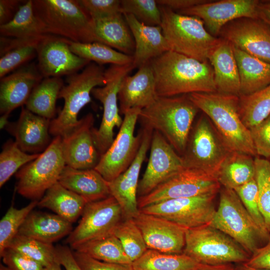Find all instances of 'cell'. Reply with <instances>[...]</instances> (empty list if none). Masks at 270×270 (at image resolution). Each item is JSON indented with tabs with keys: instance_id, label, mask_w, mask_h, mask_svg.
<instances>
[{
	"instance_id": "11a10c76",
	"label": "cell",
	"mask_w": 270,
	"mask_h": 270,
	"mask_svg": "<svg viewBox=\"0 0 270 270\" xmlns=\"http://www.w3.org/2000/svg\"><path fill=\"white\" fill-rule=\"evenodd\" d=\"M26 0H0V26L10 22L14 16L20 6Z\"/></svg>"
},
{
	"instance_id": "94428289",
	"label": "cell",
	"mask_w": 270,
	"mask_h": 270,
	"mask_svg": "<svg viewBox=\"0 0 270 270\" xmlns=\"http://www.w3.org/2000/svg\"><path fill=\"white\" fill-rule=\"evenodd\" d=\"M236 270H270L267 269L257 268L250 267L246 264L244 263L240 264V265L236 267Z\"/></svg>"
},
{
	"instance_id": "6f0895ef",
	"label": "cell",
	"mask_w": 270,
	"mask_h": 270,
	"mask_svg": "<svg viewBox=\"0 0 270 270\" xmlns=\"http://www.w3.org/2000/svg\"><path fill=\"white\" fill-rule=\"evenodd\" d=\"M257 15L258 18L270 28V0H260Z\"/></svg>"
},
{
	"instance_id": "c3c4849f",
	"label": "cell",
	"mask_w": 270,
	"mask_h": 270,
	"mask_svg": "<svg viewBox=\"0 0 270 270\" xmlns=\"http://www.w3.org/2000/svg\"><path fill=\"white\" fill-rule=\"evenodd\" d=\"M92 20L108 17L122 13L121 0H78Z\"/></svg>"
},
{
	"instance_id": "1f68e13d",
	"label": "cell",
	"mask_w": 270,
	"mask_h": 270,
	"mask_svg": "<svg viewBox=\"0 0 270 270\" xmlns=\"http://www.w3.org/2000/svg\"><path fill=\"white\" fill-rule=\"evenodd\" d=\"M46 35L29 38L0 36V78L36 57L38 44Z\"/></svg>"
},
{
	"instance_id": "e0dca14e",
	"label": "cell",
	"mask_w": 270,
	"mask_h": 270,
	"mask_svg": "<svg viewBox=\"0 0 270 270\" xmlns=\"http://www.w3.org/2000/svg\"><path fill=\"white\" fill-rule=\"evenodd\" d=\"M70 42L50 34L40 41L37 50L36 66L44 78L67 76L82 70L91 62L72 52Z\"/></svg>"
},
{
	"instance_id": "b9f144b4",
	"label": "cell",
	"mask_w": 270,
	"mask_h": 270,
	"mask_svg": "<svg viewBox=\"0 0 270 270\" xmlns=\"http://www.w3.org/2000/svg\"><path fill=\"white\" fill-rule=\"evenodd\" d=\"M113 234L119 240L132 263L148 250L142 234L134 218L123 219L116 226Z\"/></svg>"
},
{
	"instance_id": "8d00e7d4",
	"label": "cell",
	"mask_w": 270,
	"mask_h": 270,
	"mask_svg": "<svg viewBox=\"0 0 270 270\" xmlns=\"http://www.w3.org/2000/svg\"><path fill=\"white\" fill-rule=\"evenodd\" d=\"M204 265L183 253L166 254L150 249L132 263L134 270H198Z\"/></svg>"
},
{
	"instance_id": "74e56055",
	"label": "cell",
	"mask_w": 270,
	"mask_h": 270,
	"mask_svg": "<svg viewBox=\"0 0 270 270\" xmlns=\"http://www.w3.org/2000/svg\"><path fill=\"white\" fill-rule=\"evenodd\" d=\"M73 250L84 254L100 261L132 264L119 240L114 234L85 242Z\"/></svg>"
},
{
	"instance_id": "9f6ffc18",
	"label": "cell",
	"mask_w": 270,
	"mask_h": 270,
	"mask_svg": "<svg viewBox=\"0 0 270 270\" xmlns=\"http://www.w3.org/2000/svg\"><path fill=\"white\" fill-rule=\"evenodd\" d=\"M210 0H157L160 6L174 10H182L195 6L206 3Z\"/></svg>"
},
{
	"instance_id": "2e32d148",
	"label": "cell",
	"mask_w": 270,
	"mask_h": 270,
	"mask_svg": "<svg viewBox=\"0 0 270 270\" xmlns=\"http://www.w3.org/2000/svg\"><path fill=\"white\" fill-rule=\"evenodd\" d=\"M148 165L139 181L138 197L145 196L184 168L182 156L158 132L152 133Z\"/></svg>"
},
{
	"instance_id": "f6af8a7d",
	"label": "cell",
	"mask_w": 270,
	"mask_h": 270,
	"mask_svg": "<svg viewBox=\"0 0 270 270\" xmlns=\"http://www.w3.org/2000/svg\"><path fill=\"white\" fill-rule=\"evenodd\" d=\"M254 163V178L258 188L260 208L270 233V161L256 157Z\"/></svg>"
},
{
	"instance_id": "681fc988",
	"label": "cell",
	"mask_w": 270,
	"mask_h": 270,
	"mask_svg": "<svg viewBox=\"0 0 270 270\" xmlns=\"http://www.w3.org/2000/svg\"><path fill=\"white\" fill-rule=\"evenodd\" d=\"M249 130L256 155L270 158V114Z\"/></svg>"
},
{
	"instance_id": "e575fe53",
	"label": "cell",
	"mask_w": 270,
	"mask_h": 270,
	"mask_svg": "<svg viewBox=\"0 0 270 270\" xmlns=\"http://www.w3.org/2000/svg\"><path fill=\"white\" fill-rule=\"evenodd\" d=\"M64 86L59 77L44 78L34 88L26 108L32 112L52 120L56 113V102Z\"/></svg>"
},
{
	"instance_id": "7a4b0ae2",
	"label": "cell",
	"mask_w": 270,
	"mask_h": 270,
	"mask_svg": "<svg viewBox=\"0 0 270 270\" xmlns=\"http://www.w3.org/2000/svg\"><path fill=\"white\" fill-rule=\"evenodd\" d=\"M188 96L209 118L230 152L256 156L250 130L239 114L238 96L218 92L192 93Z\"/></svg>"
},
{
	"instance_id": "7402d4cb",
	"label": "cell",
	"mask_w": 270,
	"mask_h": 270,
	"mask_svg": "<svg viewBox=\"0 0 270 270\" xmlns=\"http://www.w3.org/2000/svg\"><path fill=\"white\" fill-rule=\"evenodd\" d=\"M134 220L142 234L148 249L166 254L183 252L186 229L168 220L140 210Z\"/></svg>"
},
{
	"instance_id": "7bdbcfd3",
	"label": "cell",
	"mask_w": 270,
	"mask_h": 270,
	"mask_svg": "<svg viewBox=\"0 0 270 270\" xmlns=\"http://www.w3.org/2000/svg\"><path fill=\"white\" fill-rule=\"evenodd\" d=\"M8 248H10L41 264L44 268L56 262V248L52 244L18 234Z\"/></svg>"
},
{
	"instance_id": "ba28073f",
	"label": "cell",
	"mask_w": 270,
	"mask_h": 270,
	"mask_svg": "<svg viewBox=\"0 0 270 270\" xmlns=\"http://www.w3.org/2000/svg\"><path fill=\"white\" fill-rule=\"evenodd\" d=\"M232 238L251 256L270 239L260 230L234 190L223 188L209 224Z\"/></svg>"
},
{
	"instance_id": "db71d44e",
	"label": "cell",
	"mask_w": 270,
	"mask_h": 270,
	"mask_svg": "<svg viewBox=\"0 0 270 270\" xmlns=\"http://www.w3.org/2000/svg\"><path fill=\"white\" fill-rule=\"evenodd\" d=\"M56 248L57 261L66 270H82L76 261L71 248L61 245Z\"/></svg>"
},
{
	"instance_id": "44dd1931",
	"label": "cell",
	"mask_w": 270,
	"mask_h": 270,
	"mask_svg": "<svg viewBox=\"0 0 270 270\" xmlns=\"http://www.w3.org/2000/svg\"><path fill=\"white\" fill-rule=\"evenodd\" d=\"M220 38L246 53L270 62V28L258 18H242L222 29Z\"/></svg>"
},
{
	"instance_id": "8fae6325",
	"label": "cell",
	"mask_w": 270,
	"mask_h": 270,
	"mask_svg": "<svg viewBox=\"0 0 270 270\" xmlns=\"http://www.w3.org/2000/svg\"><path fill=\"white\" fill-rule=\"evenodd\" d=\"M134 68L132 63L110 65L105 70V85L96 87L92 91V95L103 106V115L100 127L98 129H93L95 144L101 156L114 140V128H120L122 124L123 118L120 115L118 104V93L122 80Z\"/></svg>"
},
{
	"instance_id": "ee69618b",
	"label": "cell",
	"mask_w": 270,
	"mask_h": 270,
	"mask_svg": "<svg viewBox=\"0 0 270 270\" xmlns=\"http://www.w3.org/2000/svg\"><path fill=\"white\" fill-rule=\"evenodd\" d=\"M38 200H32L26 206L16 208L11 206L0 221V254L8 247L28 215L37 206Z\"/></svg>"
},
{
	"instance_id": "816d5d0a",
	"label": "cell",
	"mask_w": 270,
	"mask_h": 270,
	"mask_svg": "<svg viewBox=\"0 0 270 270\" xmlns=\"http://www.w3.org/2000/svg\"><path fill=\"white\" fill-rule=\"evenodd\" d=\"M72 252L76 261L82 270H134L132 264L105 262L75 250Z\"/></svg>"
},
{
	"instance_id": "6da1fadb",
	"label": "cell",
	"mask_w": 270,
	"mask_h": 270,
	"mask_svg": "<svg viewBox=\"0 0 270 270\" xmlns=\"http://www.w3.org/2000/svg\"><path fill=\"white\" fill-rule=\"evenodd\" d=\"M150 63L158 96L217 92L214 70L209 61L200 62L169 50Z\"/></svg>"
},
{
	"instance_id": "4316f807",
	"label": "cell",
	"mask_w": 270,
	"mask_h": 270,
	"mask_svg": "<svg viewBox=\"0 0 270 270\" xmlns=\"http://www.w3.org/2000/svg\"><path fill=\"white\" fill-rule=\"evenodd\" d=\"M208 61L214 70L217 92L239 96L240 76L232 44L221 38Z\"/></svg>"
},
{
	"instance_id": "ab89813d",
	"label": "cell",
	"mask_w": 270,
	"mask_h": 270,
	"mask_svg": "<svg viewBox=\"0 0 270 270\" xmlns=\"http://www.w3.org/2000/svg\"><path fill=\"white\" fill-rule=\"evenodd\" d=\"M70 48L76 55L100 65H126L133 62L132 56L98 42L82 43L70 41Z\"/></svg>"
},
{
	"instance_id": "6125c7cd",
	"label": "cell",
	"mask_w": 270,
	"mask_h": 270,
	"mask_svg": "<svg viewBox=\"0 0 270 270\" xmlns=\"http://www.w3.org/2000/svg\"><path fill=\"white\" fill-rule=\"evenodd\" d=\"M44 270H62L61 265L56 260L47 267H46Z\"/></svg>"
},
{
	"instance_id": "d590c367",
	"label": "cell",
	"mask_w": 270,
	"mask_h": 270,
	"mask_svg": "<svg viewBox=\"0 0 270 270\" xmlns=\"http://www.w3.org/2000/svg\"><path fill=\"white\" fill-rule=\"evenodd\" d=\"M2 36L29 38L48 34L45 28L36 16L33 0H26L20 7L14 18L0 26Z\"/></svg>"
},
{
	"instance_id": "f35d334b",
	"label": "cell",
	"mask_w": 270,
	"mask_h": 270,
	"mask_svg": "<svg viewBox=\"0 0 270 270\" xmlns=\"http://www.w3.org/2000/svg\"><path fill=\"white\" fill-rule=\"evenodd\" d=\"M238 96L239 114L248 129L270 114V84L250 94Z\"/></svg>"
},
{
	"instance_id": "277c9868",
	"label": "cell",
	"mask_w": 270,
	"mask_h": 270,
	"mask_svg": "<svg viewBox=\"0 0 270 270\" xmlns=\"http://www.w3.org/2000/svg\"><path fill=\"white\" fill-rule=\"evenodd\" d=\"M160 8V26L170 50L200 62L208 61L221 38L210 34L198 17L182 14L163 6Z\"/></svg>"
},
{
	"instance_id": "cb8c5ba5",
	"label": "cell",
	"mask_w": 270,
	"mask_h": 270,
	"mask_svg": "<svg viewBox=\"0 0 270 270\" xmlns=\"http://www.w3.org/2000/svg\"><path fill=\"white\" fill-rule=\"evenodd\" d=\"M50 121L22 106L18 119L9 122L4 129L15 138L14 141L22 151L38 154L44 151L52 142Z\"/></svg>"
},
{
	"instance_id": "bcb514c9",
	"label": "cell",
	"mask_w": 270,
	"mask_h": 270,
	"mask_svg": "<svg viewBox=\"0 0 270 270\" xmlns=\"http://www.w3.org/2000/svg\"><path fill=\"white\" fill-rule=\"evenodd\" d=\"M121 6L122 14H132L145 24L160 26L161 12L155 0H122Z\"/></svg>"
},
{
	"instance_id": "603a6c76",
	"label": "cell",
	"mask_w": 270,
	"mask_h": 270,
	"mask_svg": "<svg viewBox=\"0 0 270 270\" xmlns=\"http://www.w3.org/2000/svg\"><path fill=\"white\" fill-rule=\"evenodd\" d=\"M44 78L36 64H26L0 78V112H10L26 104L34 88Z\"/></svg>"
},
{
	"instance_id": "be15d7a7",
	"label": "cell",
	"mask_w": 270,
	"mask_h": 270,
	"mask_svg": "<svg viewBox=\"0 0 270 270\" xmlns=\"http://www.w3.org/2000/svg\"><path fill=\"white\" fill-rule=\"evenodd\" d=\"M0 270H10L8 268L7 266H6L5 265H4L1 264H0Z\"/></svg>"
},
{
	"instance_id": "9a60e30c",
	"label": "cell",
	"mask_w": 270,
	"mask_h": 270,
	"mask_svg": "<svg viewBox=\"0 0 270 270\" xmlns=\"http://www.w3.org/2000/svg\"><path fill=\"white\" fill-rule=\"evenodd\" d=\"M216 194L167 200L140 210L168 220L185 229L194 228L210 222L216 211Z\"/></svg>"
},
{
	"instance_id": "5bb4252c",
	"label": "cell",
	"mask_w": 270,
	"mask_h": 270,
	"mask_svg": "<svg viewBox=\"0 0 270 270\" xmlns=\"http://www.w3.org/2000/svg\"><path fill=\"white\" fill-rule=\"evenodd\" d=\"M81 216L78 224L66 238L72 250L88 242L113 234L124 219L120 205L111 196L87 203Z\"/></svg>"
},
{
	"instance_id": "5b68a950",
	"label": "cell",
	"mask_w": 270,
	"mask_h": 270,
	"mask_svg": "<svg viewBox=\"0 0 270 270\" xmlns=\"http://www.w3.org/2000/svg\"><path fill=\"white\" fill-rule=\"evenodd\" d=\"M34 14L48 34L76 42H93V20L78 0H32Z\"/></svg>"
},
{
	"instance_id": "f907efd6",
	"label": "cell",
	"mask_w": 270,
	"mask_h": 270,
	"mask_svg": "<svg viewBox=\"0 0 270 270\" xmlns=\"http://www.w3.org/2000/svg\"><path fill=\"white\" fill-rule=\"evenodd\" d=\"M0 257L4 265L10 270H44L40 262L10 248H6Z\"/></svg>"
},
{
	"instance_id": "4dcf8cb0",
	"label": "cell",
	"mask_w": 270,
	"mask_h": 270,
	"mask_svg": "<svg viewBox=\"0 0 270 270\" xmlns=\"http://www.w3.org/2000/svg\"><path fill=\"white\" fill-rule=\"evenodd\" d=\"M232 46L240 76V96L250 94L270 84V62Z\"/></svg>"
},
{
	"instance_id": "484cf974",
	"label": "cell",
	"mask_w": 270,
	"mask_h": 270,
	"mask_svg": "<svg viewBox=\"0 0 270 270\" xmlns=\"http://www.w3.org/2000/svg\"><path fill=\"white\" fill-rule=\"evenodd\" d=\"M123 14L134 42L132 64L135 68L170 50L160 26H148L138 21L132 14Z\"/></svg>"
},
{
	"instance_id": "3957f363",
	"label": "cell",
	"mask_w": 270,
	"mask_h": 270,
	"mask_svg": "<svg viewBox=\"0 0 270 270\" xmlns=\"http://www.w3.org/2000/svg\"><path fill=\"white\" fill-rule=\"evenodd\" d=\"M198 110L188 94L158 96L152 104L141 110L138 120L143 126L160 132L182 156Z\"/></svg>"
},
{
	"instance_id": "d6a6232c",
	"label": "cell",
	"mask_w": 270,
	"mask_h": 270,
	"mask_svg": "<svg viewBox=\"0 0 270 270\" xmlns=\"http://www.w3.org/2000/svg\"><path fill=\"white\" fill-rule=\"evenodd\" d=\"M87 203L83 198L58 182L38 201L37 206L48 208L72 224L82 216Z\"/></svg>"
},
{
	"instance_id": "7c38bea8",
	"label": "cell",
	"mask_w": 270,
	"mask_h": 270,
	"mask_svg": "<svg viewBox=\"0 0 270 270\" xmlns=\"http://www.w3.org/2000/svg\"><path fill=\"white\" fill-rule=\"evenodd\" d=\"M141 110L133 108L124 114L123 122L118 134L94 168L108 182L124 172L138 152L142 140V130L136 136L134 132Z\"/></svg>"
},
{
	"instance_id": "d6986e66",
	"label": "cell",
	"mask_w": 270,
	"mask_h": 270,
	"mask_svg": "<svg viewBox=\"0 0 270 270\" xmlns=\"http://www.w3.org/2000/svg\"><path fill=\"white\" fill-rule=\"evenodd\" d=\"M94 118L88 113L79 120L78 124L62 137V152L66 166L78 170L94 169L101 155L95 144L93 135Z\"/></svg>"
},
{
	"instance_id": "836d02e7",
	"label": "cell",
	"mask_w": 270,
	"mask_h": 270,
	"mask_svg": "<svg viewBox=\"0 0 270 270\" xmlns=\"http://www.w3.org/2000/svg\"><path fill=\"white\" fill-rule=\"evenodd\" d=\"M255 177V163L252 156L230 152L222 162L216 174L220 186L234 190Z\"/></svg>"
},
{
	"instance_id": "d4e9b609",
	"label": "cell",
	"mask_w": 270,
	"mask_h": 270,
	"mask_svg": "<svg viewBox=\"0 0 270 270\" xmlns=\"http://www.w3.org/2000/svg\"><path fill=\"white\" fill-rule=\"evenodd\" d=\"M156 82L150 62L138 68L132 76L122 80L118 93L120 113L124 114L128 110L144 108L157 98Z\"/></svg>"
},
{
	"instance_id": "f5cc1de1",
	"label": "cell",
	"mask_w": 270,
	"mask_h": 270,
	"mask_svg": "<svg viewBox=\"0 0 270 270\" xmlns=\"http://www.w3.org/2000/svg\"><path fill=\"white\" fill-rule=\"evenodd\" d=\"M244 264L254 268L270 270V239L258 248Z\"/></svg>"
},
{
	"instance_id": "30bf717a",
	"label": "cell",
	"mask_w": 270,
	"mask_h": 270,
	"mask_svg": "<svg viewBox=\"0 0 270 270\" xmlns=\"http://www.w3.org/2000/svg\"><path fill=\"white\" fill-rule=\"evenodd\" d=\"M230 152L205 115L202 116L192 127L182 157L185 168L201 170L216 176Z\"/></svg>"
},
{
	"instance_id": "f1b7e54d",
	"label": "cell",
	"mask_w": 270,
	"mask_h": 270,
	"mask_svg": "<svg viewBox=\"0 0 270 270\" xmlns=\"http://www.w3.org/2000/svg\"><path fill=\"white\" fill-rule=\"evenodd\" d=\"M92 20L94 42L133 56L134 42L122 13Z\"/></svg>"
},
{
	"instance_id": "60d3db41",
	"label": "cell",
	"mask_w": 270,
	"mask_h": 270,
	"mask_svg": "<svg viewBox=\"0 0 270 270\" xmlns=\"http://www.w3.org/2000/svg\"><path fill=\"white\" fill-rule=\"evenodd\" d=\"M40 154L26 153L18 147L15 141L7 140L3 144L0 154V187L22 166L36 158Z\"/></svg>"
},
{
	"instance_id": "f546056e",
	"label": "cell",
	"mask_w": 270,
	"mask_h": 270,
	"mask_svg": "<svg viewBox=\"0 0 270 270\" xmlns=\"http://www.w3.org/2000/svg\"><path fill=\"white\" fill-rule=\"evenodd\" d=\"M72 230V224L56 214L34 210L22 225L18 234L52 244Z\"/></svg>"
},
{
	"instance_id": "ac0fdd59",
	"label": "cell",
	"mask_w": 270,
	"mask_h": 270,
	"mask_svg": "<svg viewBox=\"0 0 270 270\" xmlns=\"http://www.w3.org/2000/svg\"><path fill=\"white\" fill-rule=\"evenodd\" d=\"M259 2L258 0H210L179 13L200 18L210 34L218 38L222 28L232 20L242 18H258Z\"/></svg>"
},
{
	"instance_id": "8992f818",
	"label": "cell",
	"mask_w": 270,
	"mask_h": 270,
	"mask_svg": "<svg viewBox=\"0 0 270 270\" xmlns=\"http://www.w3.org/2000/svg\"><path fill=\"white\" fill-rule=\"evenodd\" d=\"M102 65L90 62L81 72L66 76L58 96L64 104L58 116L50 121V133L54 137L63 136L78 122L81 110L92 100V90L106 83Z\"/></svg>"
},
{
	"instance_id": "4fadbf2b",
	"label": "cell",
	"mask_w": 270,
	"mask_h": 270,
	"mask_svg": "<svg viewBox=\"0 0 270 270\" xmlns=\"http://www.w3.org/2000/svg\"><path fill=\"white\" fill-rule=\"evenodd\" d=\"M220 184L216 176L201 170L184 168L148 194L138 198L140 209L163 200L216 194Z\"/></svg>"
},
{
	"instance_id": "52a82bcc",
	"label": "cell",
	"mask_w": 270,
	"mask_h": 270,
	"mask_svg": "<svg viewBox=\"0 0 270 270\" xmlns=\"http://www.w3.org/2000/svg\"><path fill=\"white\" fill-rule=\"evenodd\" d=\"M182 253L208 266L242 264L250 257L234 240L209 224L186 230Z\"/></svg>"
},
{
	"instance_id": "680465c9",
	"label": "cell",
	"mask_w": 270,
	"mask_h": 270,
	"mask_svg": "<svg viewBox=\"0 0 270 270\" xmlns=\"http://www.w3.org/2000/svg\"><path fill=\"white\" fill-rule=\"evenodd\" d=\"M198 270H236V269L232 264H226L218 266L204 265Z\"/></svg>"
},
{
	"instance_id": "91938a15",
	"label": "cell",
	"mask_w": 270,
	"mask_h": 270,
	"mask_svg": "<svg viewBox=\"0 0 270 270\" xmlns=\"http://www.w3.org/2000/svg\"><path fill=\"white\" fill-rule=\"evenodd\" d=\"M10 115L2 114L0 118V129H4L6 126L9 123L8 118Z\"/></svg>"
},
{
	"instance_id": "9c48e42d",
	"label": "cell",
	"mask_w": 270,
	"mask_h": 270,
	"mask_svg": "<svg viewBox=\"0 0 270 270\" xmlns=\"http://www.w3.org/2000/svg\"><path fill=\"white\" fill-rule=\"evenodd\" d=\"M62 137L55 136L42 152L16 174V190L32 200H39L58 182L66 166L62 147Z\"/></svg>"
},
{
	"instance_id": "83f0119b",
	"label": "cell",
	"mask_w": 270,
	"mask_h": 270,
	"mask_svg": "<svg viewBox=\"0 0 270 270\" xmlns=\"http://www.w3.org/2000/svg\"><path fill=\"white\" fill-rule=\"evenodd\" d=\"M58 182L88 203L110 196L108 182L94 168L78 170L66 165Z\"/></svg>"
},
{
	"instance_id": "7dc6e473",
	"label": "cell",
	"mask_w": 270,
	"mask_h": 270,
	"mask_svg": "<svg viewBox=\"0 0 270 270\" xmlns=\"http://www.w3.org/2000/svg\"><path fill=\"white\" fill-rule=\"evenodd\" d=\"M234 190L258 228L264 234L270 237V233L260 210L258 188L255 178Z\"/></svg>"
},
{
	"instance_id": "ffe728a7",
	"label": "cell",
	"mask_w": 270,
	"mask_h": 270,
	"mask_svg": "<svg viewBox=\"0 0 270 270\" xmlns=\"http://www.w3.org/2000/svg\"><path fill=\"white\" fill-rule=\"evenodd\" d=\"M142 126V142L134 160L124 172L108 182L110 196L120 205L124 219L134 218L140 212L138 202V178L142 166L150 146L154 132L148 127Z\"/></svg>"
}]
</instances>
